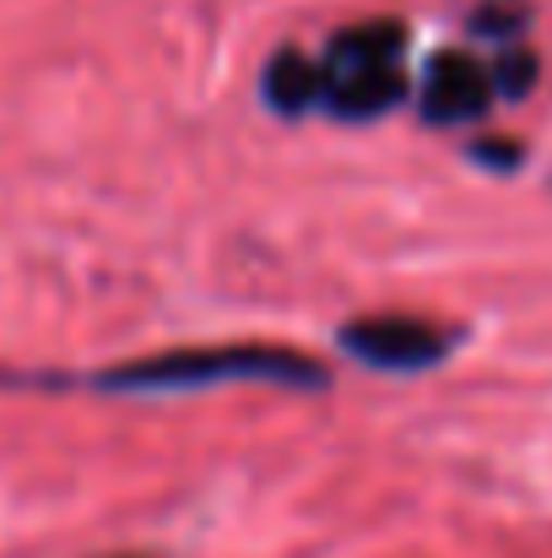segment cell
Listing matches in <instances>:
<instances>
[{
	"label": "cell",
	"mask_w": 552,
	"mask_h": 558,
	"mask_svg": "<svg viewBox=\"0 0 552 558\" xmlns=\"http://www.w3.org/2000/svg\"><path fill=\"white\" fill-rule=\"evenodd\" d=\"M244 379L287 385V390H326L331 374L293 348L228 342V348H174V353H152V359L103 369L98 390H206V385H244Z\"/></svg>",
	"instance_id": "1"
},
{
	"label": "cell",
	"mask_w": 552,
	"mask_h": 558,
	"mask_svg": "<svg viewBox=\"0 0 552 558\" xmlns=\"http://www.w3.org/2000/svg\"><path fill=\"white\" fill-rule=\"evenodd\" d=\"M406 27L401 22H358L342 27L320 60V109L336 120H373L406 98Z\"/></svg>",
	"instance_id": "2"
},
{
	"label": "cell",
	"mask_w": 552,
	"mask_h": 558,
	"mask_svg": "<svg viewBox=\"0 0 552 558\" xmlns=\"http://www.w3.org/2000/svg\"><path fill=\"white\" fill-rule=\"evenodd\" d=\"M342 348L353 359H364L368 369L417 374V369H433L455 348V337L444 326L417 320V315H368V320L342 326Z\"/></svg>",
	"instance_id": "3"
},
{
	"label": "cell",
	"mask_w": 552,
	"mask_h": 558,
	"mask_svg": "<svg viewBox=\"0 0 552 558\" xmlns=\"http://www.w3.org/2000/svg\"><path fill=\"white\" fill-rule=\"evenodd\" d=\"M493 65H482L466 49H439L422 76V120L428 125H471L493 109Z\"/></svg>",
	"instance_id": "4"
},
{
	"label": "cell",
	"mask_w": 552,
	"mask_h": 558,
	"mask_svg": "<svg viewBox=\"0 0 552 558\" xmlns=\"http://www.w3.org/2000/svg\"><path fill=\"white\" fill-rule=\"evenodd\" d=\"M266 104L277 114H309L320 104V60L298 49H277L266 65Z\"/></svg>",
	"instance_id": "5"
},
{
	"label": "cell",
	"mask_w": 552,
	"mask_h": 558,
	"mask_svg": "<svg viewBox=\"0 0 552 558\" xmlns=\"http://www.w3.org/2000/svg\"><path fill=\"white\" fill-rule=\"evenodd\" d=\"M531 82H537V54H531V49H510V54L493 65V87H499V98H526Z\"/></svg>",
	"instance_id": "6"
},
{
	"label": "cell",
	"mask_w": 552,
	"mask_h": 558,
	"mask_svg": "<svg viewBox=\"0 0 552 558\" xmlns=\"http://www.w3.org/2000/svg\"><path fill=\"white\" fill-rule=\"evenodd\" d=\"M114 558H136V554H114Z\"/></svg>",
	"instance_id": "7"
}]
</instances>
